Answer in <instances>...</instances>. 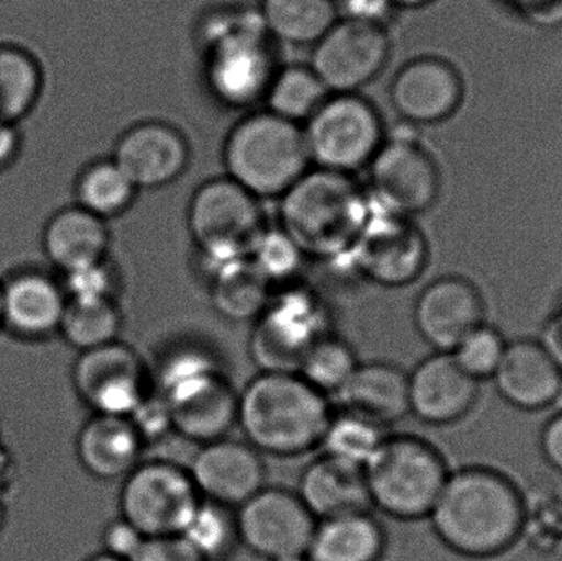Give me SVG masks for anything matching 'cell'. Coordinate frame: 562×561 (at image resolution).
Masks as SVG:
<instances>
[{
    "label": "cell",
    "instance_id": "7",
    "mask_svg": "<svg viewBox=\"0 0 562 561\" xmlns=\"http://www.w3.org/2000/svg\"><path fill=\"white\" fill-rule=\"evenodd\" d=\"M372 509L396 520L429 517L451 471L442 455L415 435H389L363 468Z\"/></svg>",
    "mask_w": 562,
    "mask_h": 561
},
{
    "label": "cell",
    "instance_id": "13",
    "mask_svg": "<svg viewBox=\"0 0 562 561\" xmlns=\"http://www.w3.org/2000/svg\"><path fill=\"white\" fill-rule=\"evenodd\" d=\"M369 197L380 210L413 217L435 206L441 173L429 152L412 137H386L369 167Z\"/></svg>",
    "mask_w": 562,
    "mask_h": 561
},
{
    "label": "cell",
    "instance_id": "6",
    "mask_svg": "<svg viewBox=\"0 0 562 561\" xmlns=\"http://www.w3.org/2000/svg\"><path fill=\"white\" fill-rule=\"evenodd\" d=\"M227 177L259 200H280L311 168L303 125L270 111L240 119L224 144Z\"/></svg>",
    "mask_w": 562,
    "mask_h": 561
},
{
    "label": "cell",
    "instance_id": "51",
    "mask_svg": "<svg viewBox=\"0 0 562 561\" xmlns=\"http://www.w3.org/2000/svg\"><path fill=\"white\" fill-rule=\"evenodd\" d=\"M270 561H307L306 556H286L280 557V559L270 560Z\"/></svg>",
    "mask_w": 562,
    "mask_h": 561
},
{
    "label": "cell",
    "instance_id": "39",
    "mask_svg": "<svg viewBox=\"0 0 562 561\" xmlns=\"http://www.w3.org/2000/svg\"><path fill=\"white\" fill-rule=\"evenodd\" d=\"M507 345L497 328L482 323L452 349L451 356L465 374L481 382L494 378Z\"/></svg>",
    "mask_w": 562,
    "mask_h": 561
},
{
    "label": "cell",
    "instance_id": "19",
    "mask_svg": "<svg viewBox=\"0 0 562 561\" xmlns=\"http://www.w3.org/2000/svg\"><path fill=\"white\" fill-rule=\"evenodd\" d=\"M112 160L138 190L175 183L190 167L191 148L180 128L164 121H144L117 138Z\"/></svg>",
    "mask_w": 562,
    "mask_h": 561
},
{
    "label": "cell",
    "instance_id": "8",
    "mask_svg": "<svg viewBox=\"0 0 562 561\" xmlns=\"http://www.w3.org/2000/svg\"><path fill=\"white\" fill-rule=\"evenodd\" d=\"M187 224L206 269L249 259L269 227L262 200L227 175L211 178L196 188L188 206Z\"/></svg>",
    "mask_w": 562,
    "mask_h": 561
},
{
    "label": "cell",
    "instance_id": "14",
    "mask_svg": "<svg viewBox=\"0 0 562 561\" xmlns=\"http://www.w3.org/2000/svg\"><path fill=\"white\" fill-rule=\"evenodd\" d=\"M71 382L91 414L109 417H131L150 391L144 359L122 339L78 352Z\"/></svg>",
    "mask_w": 562,
    "mask_h": 561
},
{
    "label": "cell",
    "instance_id": "45",
    "mask_svg": "<svg viewBox=\"0 0 562 561\" xmlns=\"http://www.w3.org/2000/svg\"><path fill=\"white\" fill-rule=\"evenodd\" d=\"M540 447L547 463L562 474V412H558L544 425Z\"/></svg>",
    "mask_w": 562,
    "mask_h": 561
},
{
    "label": "cell",
    "instance_id": "23",
    "mask_svg": "<svg viewBox=\"0 0 562 561\" xmlns=\"http://www.w3.org/2000/svg\"><path fill=\"white\" fill-rule=\"evenodd\" d=\"M502 399L520 408L538 412L551 407L562 394V371L540 341L508 343L494 374Z\"/></svg>",
    "mask_w": 562,
    "mask_h": 561
},
{
    "label": "cell",
    "instance_id": "25",
    "mask_svg": "<svg viewBox=\"0 0 562 561\" xmlns=\"http://www.w3.org/2000/svg\"><path fill=\"white\" fill-rule=\"evenodd\" d=\"M82 470L99 481H122L144 461L145 445L128 418L92 414L76 435Z\"/></svg>",
    "mask_w": 562,
    "mask_h": 561
},
{
    "label": "cell",
    "instance_id": "29",
    "mask_svg": "<svg viewBox=\"0 0 562 561\" xmlns=\"http://www.w3.org/2000/svg\"><path fill=\"white\" fill-rule=\"evenodd\" d=\"M207 272L211 305L227 322H256L272 299L273 287L250 259L221 263Z\"/></svg>",
    "mask_w": 562,
    "mask_h": 561
},
{
    "label": "cell",
    "instance_id": "5",
    "mask_svg": "<svg viewBox=\"0 0 562 561\" xmlns=\"http://www.w3.org/2000/svg\"><path fill=\"white\" fill-rule=\"evenodd\" d=\"M155 391L167 401L173 434L206 445L237 427L239 392L207 349L181 346L161 358Z\"/></svg>",
    "mask_w": 562,
    "mask_h": 561
},
{
    "label": "cell",
    "instance_id": "31",
    "mask_svg": "<svg viewBox=\"0 0 562 561\" xmlns=\"http://www.w3.org/2000/svg\"><path fill=\"white\" fill-rule=\"evenodd\" d=\"M336 0H262L260 16L276 42L313 46L339 20Z\"/></svg>",
    "mask_w": 562,
    "mask_h": 561
},
{
    "label": "cell",
    "instance_id": "47",
    "mask_svg": "<svg viewBox=\"0 0 562 561\" xmlns=\"http://www.w3.org/2000/svg\"><path fill=\"white\" fill-rule=\"evenodd\" d=\"M540 343L562 371V312L547 323Z\"/></svg>",
    "mask_w": 562,
    "mask_h": 561
},
{
    "label": "cell",
    "instance_id": "46",
    "mask_svg": "<svg viewBox=\"0 0 562 561\" xmlns=\"http://www.w3.org/2000/svg\"><path fill=\"white\" fill-rule=\"evenodd\" d=\"M23 137L16 124H0V173L13 167L22 152Z\"/></svg>",
    "mask_w": 562,
    "mask_h": 561
},
{
    "label": "cell",
    "instance_id": "18",
    "mask_svg": "<svg viewBox=\"0 0 562 561\" xmlns=\"http://www.w3.org/2000/svg\"><path fill=\"white\" fill-rule=\"evenodd\" d=\"M188 473L204 501L234 510L267 486L263 455L246 440L231 437L201 445Z\"/></svg>",
    "mask_w": 562,
    "mask_h": 561
},
{
    "label": "cell",
    "instance_id": "21",
    "mask_svg": "<svg viewBox=\"0 0 562 561\" xmlns=\"http://www.w3.org/2000/svg\"><path fill=\"white\" fill-rule=\"evenodd\" d=\"M464 98L461 72L439 56L405 63L390 85L393 109L409 124H438L454 115Z\"/></svg>",
    "mask_w": 562,
    "mask_h": 561
},
{
    "label": "cell",
    "instance_id": "15",
    "mask_svg": "<svg viewBox=\"0 0 562 561\" xmlns=\"http://www.w3.org/2000/svg\"><path fill=\"white\" fill-rule=\"evenodd\" d=\"M392 40L386 26L339 19L314 43L310 66L330 94L359 92L389 65Z\"/></svg>",
    "mask_w": 562,
    "mask_h": 561
},
{
    "label": "cell",
    "instance_id": "30",
    "mask_svg": "<svg viewBox=\"0 0 562 561\" xmlns=\"http://www.w3.org/2000/svg\"><path fill=\"white\" fill-rule=\"evenodd\" d=\"M45 89L40 59L25 46L0 43V124H16L29 117Z\"/></svg>",
    "mask_w": 562,
    "mask_h": 561
},
{
    "label": "cell",
    "instance_id": "32",
    "mask_svg": "<svg viewBox=\"0 0 562 561\" xmlns=\"http://www.w3.org/2000/svg\"><path fill=\"white\" fill-rule=\"evenodd\" d=\"M138 191L112 157L89 161L72 187L75 204L108 223L131 210Z\"/></svg>",
    "mask_w": 562,
    "mask_h": 561
},
{
    "label": "cell",
    "instance_id": "33",
    "mask_svg": "<svg viewBox=\"0 0 562 561\" xmlns=\"http://www.w3.org/2000/svg\"><path fill=\"white\" fill-rule=\"evenodd\" d=\"M124 315L119 300H68L58 336L78 352L121 339Z\"/></svg>",
    "mask_w": 562,
    "mask_h": 561
},
{
    "label": "cell",
    "instance_id": "20",
    "mask_svg": "<svg viewBox=\"0 0 562 561\" xmlns=\"http://www.w3.org/2000/svg\"><path fill=\"white\" fill-rule=\"evenodd\" d=\"M484 316V299L477 287L459 276H445L426 285L413 310L416 332L438 352H451L485 323Z\"/></svg>",
    "mask_w": 562,
    "mask_h": 561
},
{
    "label": "cell",
    "instance_id": "16",
    "mask_svg": "<svg viewBox=\"0 0 562 561\" xmlns=\"http://www.w3.org/2000/svg\"><path fill=\"white\" fill-rule=\"evenodd\" d=\"M239 542L263 559L306 556L317 520L296 491L266 486L236 509Z\"/></svg>",
    "mask_w": 562,
    "mask_h": 561
},
{
    "label": "cell",
    "instance_id": "9",
    "mask_svg": "<svg viewBox=\"0 0 562 561\" xmlns=\"http://www.w3.org/2000/svg\"><path fill=\"white\" fill-rule=\"evenodd\" d=\"M330 333L326 303L301 282L273 290L269 305L254 322L250 359L260 372H297L314 343Z\"/></svg>",
    "mask_w": 562,
    "mask_h": 561
},
{
    "label": "cell",
    "instance_id": "26",
    "mask_svg": "<svg viewBox=\"0 0 562 561\" xmlns=\"http://www.w3.org/2000/svg\"><path fill=\"white\" fill-rule=\"evenodd\" d=\"M296 494L316 520L372 510L362 468L326 455L304 468Z\"/></svg>",
    "mask_w": 562,
    "mask_h": 561
},
{
    "label": "cell",
    "instance_id": "36",
    "mask_svg": "<svg viewBox=\"0 0 562 561\" xmlns=\"http://www.w3.org/2000/svg\"><path fill=\"white\" fill-rule=\"evenodd\" d=\"M359 364L352 346L329 333L311 346L301 361L297 374L333 401L346 388Z\"/></svg>",
    "mask_w": 562,
    "mask_h": 561
},
{
    "label": "cell",
    "instance_id": "42",
    "mask_svg": "<svg viewBox=\"0 0 562 561\" xmlns=\"http://www.w3.org/2000/svg\"><path fill=\"white\" fill-rule=\"evenodd\" d=\"M144 542L145 537L128 520L119 516L102 530L101 552L122 561H128L138 552Z\"/></svg>",
    "mask_w": 562,
    "mask_h": 561
},
{
    "label": "cell",
    "instance_id": "2",
    "mask_svg": "<svg viewBox=\"0 0 562 561\" xmlns=\"http://www.w3.org/2000/svg\"><path fill=\"white\" fill-rule=\"evenodd\" d=\"M279 226L307 260L342 269L372 213L369 191L353 175L310 168L280 198Z\"/></svg>",
    "mask_w": 562,
    "mask_h": 561
},
{
    "label": "cell",
    "instance_id": "52",
    "mask_svg": "<svg viewBox=\"0 0 562 561\" xmlns=\"http://www.w3.org/2000/svg\"><path fill=\"white\" fill-rule=\"evenodd\" d=\"M0 333H2V318H0Z\"/></svg>",
    "mask_w": 562,
    "mask_h": 561
},
{
    "label": "cell",
    "instance_id": "22",
    "mask_svg": "<svg viewBox=\"0 0 562 561\" xmlns=\"http://www.w3.org/2000/svg\"><path fill=\"white\" fill-rule=\"evenodd\" d=\"M477 395L479 382L459 368L451 352L436 351L408 372L409 415L423 424H456L472 411Z\"/></svg>",
    "mask_w": 562,
    "mask_h": 561
},
{
    "label": "cell",
    "instance_id": "1",
    "mask_svg": "<svg viewBox=\"0 0 562 561\" xmlns=\"http://www.w3.org/2000/svg\"><path fill=\"white\" fill-rule=\"evenodd\" d=\"M517 484L487 467L449 474L429 519L436 536L461 556L487 559L510 549L527 524Z\"/></svg>",
    "mask_w": 562,
    "mask_h": 561
},
{
    "label": "cell",
    "instance_id": "40",
    "mask_svg": "<svg viewBox=\"0 0 562 561\" xmlns=\"http://www.w3.org/2000/svg\"><path fill=\"white\" fill-rule=\"evenodd\" d=\"M68 300H117V269L111 257L59 276Z\"/></svg>",
    "mask_w": 562,
    "mask_h": 561
},
{
    "label": "cell",
    "instance_id": "24",
    "mask_svg": "<svg viewBox=\"0 0 562 561\" xmlns=\"http://www.w3.org/2000/svg\"><path fill=\"white\" fill-rule=\"evenodd\" d=\"M42 249L49 269L61 276L109 259L111 229L108 221L72 203L48 217L42 231Z\"/></svg>",
    "mask_w": 562,
    "mask_h": 561
},
{
    "label": "cell",
    "instance_id": "50",
    "mask_svg": "<svg viewBox=\"0 0 562 561\" xmlns=\"http://www.w3.org/2000/svg\"><path fill=\"white\" fill-rule=\"evenodd\" d=\"M7 526V509L3 501L0 500V537H2L3 530H5Z\"/></svg>",
    "mask_w": 562,
    "mask_h": 561
},
{
    "label": "cell",
    "instance_id": "44",
    "mask_svg": "<svg viewBox=\"0 0 562 561\" xmlns=\"http://www.w3.org/2000/svg\"><path fill=\"white\" fill-rule=\"evenodd\" d=\"M346 19L386 26L396 9L390 0H342Z\"/></svg>",
    "mask_w": 562,
    "mask_h": 561
},
{
    "label": "cell",
    "instance_id": "12",
    "mask_svg": "<svg viewBox=\"0 0 562 561\" xmlns=\"http://www.w3.org/2000/svg\"><path fill=\"white\" fill-rule=\"evenodd\" d=\"M428 262V239L412 217L373 204L369 221L347 257L346 270L373 285L403 289L425 273Z\"/></svg>",
    "mask_w": 562,
    "mask_h": 561
},
{
    "label": "cell",
    "instance_id": "41",
    "mask_svg": "<svg viewBox=\"0 0 562 561\" xmlns=\"http://www.w3.org/2000/svg\"><path fill=\"white\" fill-rule=\"evenodd\" d=\"M128 420L134 425L135 431L144 441L145 447L165 440L168 435H175L170 407L155 389H150L148 394L142 399Z\"/></svg>",
    "mask_w": 562,
    "mask_h": 561
},
{
    "label": "cell",
    "instance_id": "43",
    "mask_svg": "<svg viewBox=\"0 0 562 561\" xmlns=\"http://www.w3.org/2000/svg\"><path fill=\"white\" fill-rule=\"evenodd\" d=\"M128 561H206L181 536L145 539Z\"/></svg>",
    "mask_w": 562,
    "mask_h": 561
},
{
    "label": "cell",
    "instance_id": "49",
    "mask_svg": "<svg viewBox=\"0 0 562 561\" xmlns=\"http://www.w3.org/2000/svg\"><path fill=\"white\" fill-rule=\"evenodd\" d=\"M82 561H122V560L115 559V557L108 556V553H104V552H98V553H92V556H89L88 559H85Z\"/></svg>",
    "mask_w": 562,
    "mask_h": 561
},
{
    "label": "cell",
    "instance_id": "48",
    "mask_svg": "<svg viewBox=\"0 0 562 561\" xmlns=\"http://www.w3.org/2000/svg\"><path fill=\"white\" fill-rule=\"evenodd\" d=\"M396 10L400 9H419V7L428 5L432 0H390Z\"/></svg>",
    "mask_w": 562,
    "mask_h": 561
},
{
    "label": "cell",
    "instance_id": "28",
    "mask_svg": "<svg viewBox=\"0 0 562 561\" xmlns=\"http://www.w3.org/2000/svg\"><path fill=\"white\" fill-rule=\"evenodd\" d=\"M386 534L372 510L317 520L307 547V561H379Z\"/></svg>",
    "mask_w": 562,
    "mask_h": 561
},
{
    "label": "cell",
    "instance_id": "34",
    "mask_svg": "<svg viewBox=\"0 0 562 561\" xmlns=\"http://www.w3.org/2000/svg\"><path fill=\"white\" fill-rule=\"evenodd\" d=\"M329 94L310 65H290L279 68L263 101L267 111L303 125Z\"/></svg>",
    "mask_w": 562,
    "mask_h": 561
},
{
    "label": "cell",
    "instance_id": "10",
    "mask_svg": "<svg viewBox=\"0 0 562 561\" xmlns=\"http://www.w3.org/2000/svg\"><path fill=\"white\" fill-rule=\"evenodd\" d=\"M303 132L311 164L347 175L369 167L386 141L379 109L359 92L327 96Z\"/></svg>",
    "mask_w": 562,
    "mask_h": 561
},
{
    "label": "cell",
    "instance_id": "17",
    "mask_svg": "<svg viewBox=\"0 0 562 561\" xmlns=\"http://www.w3.org/2000/svg\"><path fill=\"white\" fill-rule=\"evenodd\" d=\"M66 296L53 269L20 266L0 277L2 333L23 343H43L58 336Z\"/></svg>",
    "mask_w": 562,
    "mask_h": 561
},
{
    "label": "cell",
    "instance_id": "11",
    "mask_svg": "<svg viewBox=\"0 0 562 561\" xmlns=\"http://www.w3.org/2000/svg\"><path fill=\"white\" fill-rule=\"evenodd\" d=\"M201 501L188 468L144 460L122 480L119 510L145 539L180 536Z\"/></svg>",
    "mask_w": 562,
    "mask_h": 561
},
{
    "label": "cell",
    "instance_id": "27",
    "mask_svg": "<svg viewBox=\"0 0 562 561\" xmlns=\"http://www.w3.org/2000/svg\"><path fill=\"white\" fill-rule=\"evenodd\" d=\"M334 401L342 411L392 427L409 415L408 372L385 361L359 364Z\"/></svg>",
    "mask_w": 562,
    "mask_h": 561
},
{
    "label": "cell",
    "instance_id": "4",
    "mask_svg": "<svg viewBox=\"0 0 562 561\" xmlns=\"http://www.w3.org/2000/svg\"><path fill=\"white\" fill-rule=\"evenodd\" d=\"M273 42L259 12L231 9L207 15L201 23V43L213 94L229 108L266 99L279 71Z\"/></svg>",
    "mask_w": 562,
    "mask_h": 561
},
{
    "label": "cell",
    "instance_id": "38",
    "mask_svg": "<svg viewBox=\"0 0 562 561\" xmlns=\"http://www.w3.org/2000/svg\"><path fill=\"white\" fill-rule=\"evenodd\" d=\"M249 259L273 290L296 283L307 260L303 250L280 226L267 227Z\"/></svg>",
    "mask_w": 562,
    "mask_h": 561
},
{
    "label": "cell",
    "instance_id": "37",
    "mask_svg": "<svg viewBox=\"0 0 562 561\" xmlns=\"http://www.w3.org/2000/svg\"><path fill=\"white\" fill-rule=\"evenodd\" d=\"M180 536L204 560L224 559L239 543L236 510L203 500Z\"/></svg>",
    "mask_w": 562,
    "mask_h": 561
},
{
    "label": "cell",
    "instance_id": "35",
    "mask_svg": "<svg viewBox=\"0 0 562 561\" xmlns=\"http://www.w3.org/2000/svg\"><path fill=\"white\" fill-rule=\"evenodd\" d=\"M389 437L386 428L352 412H334L321 440V455L366 468Z\"/></svg>",
    "mask_w": 562,
    "mask_h": 561
},
{
    "label": "cell",
    "instance_id": "3",
    "mask_svg": "<svg viewBox=\"0 0 562 561\" xmlns=\"http://www.w3.org/2000/svg\"><path fill=\"white\" fill-rule=\"evenodd\" d=\"M333 401L297 372H259L237 397V427L260 455L297 458L319 448Z\"/></svg>",
    "mask_w": 562,
    "mask_h": 561
}]
</instances>
